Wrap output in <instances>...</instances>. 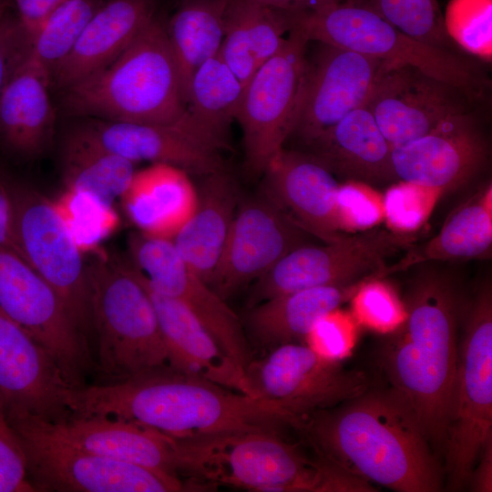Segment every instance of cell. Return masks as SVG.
Instances as JSON below:
<instances>
[{
	"instance_id": "cell-31",
	"label": "cell",
	"mask_w": 492,
	"mask_h": 492,
	"mask_svg": "<svg viewBox=\"0 0 492 492\" xmlns=\"http://www.w3.org/2000/svg\"><path fill=\"white\" fill-rule=\"evenodd\" d=\"M380 278L432 261L488 259L492 252V185L476 190L447 216L438 233L419 246H410Z\"/></svg>"
},
{
	"instance_id": "cell-24",
	"label": "cell",
	"mask_w": 492,
	"mask_h": 492,
	"mask_svg": "<svg viewBox=\"0 0 492 492\" xmlns=\"http://www.w3.org/2000/svg\"><path fill=\"white\" fill-rule=\"evenodd\" d=\"M43 422L54 436L78 447L179 476L177 437L146 425L108 416Z\"/></svg>"
},
{
	"instance_id": "cell-23",
	"label": "cell",
	"mask_w": 492,
	"mask_h": 492,
	"mask_svg": "<svg viewBox=\"0 0 492 492\" xmlns=\"http://www.w3.org/2000/svg\"><path fill=\"white\" fill-rule=\"evenodd\" d=\"M153 303L169 354V366L253 397L243 369L224 352L216 339L179 301L154 291L130 263Z\"/></svg>"
},
{
	"instance_id": "cell-51",
	"label": "cell",
	"mask_w": 492,
	"mask_h": 492,
	"mask_svg": "<svg viewBox=\"0 0 492 492\" xmlns=\"http://www.w3.org/2000/svg\"><path fill=\"white\" fill-rule=\"evenodd\" d=\"M2 1H4V0H0V3H1Z\"/></svg>"
},
{
	"instance_id": "cell-13",
	"label": "cell",
	"mask_w": 492,
	"mask_h": 492,
	"mask_svg": "<svg viewBox=\"0 0 492 492\" xmlns=\"http://www.w3.org/2000/svg\"><path fill=\"white\" fill-rule=\"evenodd\" d=\"M256 397L277 402L303 417L336 406L371 385L367 374L326 359L305 343L278 345L246 369Z\"/></svg>"
},
{
	"instance_id": "cell-42",
	"label": "cell",
	"mask_w": 492,
	"mask_h": 492,
	"mask_svg": "<svg viewBox=\"0 0 492 492\" xmlns=\"http://www.w3.org/2000/svg\"><path fill=\"white\" fill-rule=\"evenodd\" d=\"M336 212L344 234L372 230L384 219L383 196L370 184L347 180L339 185Z\"/></svg>"
},
{
	"instance_id": "cell-45",
	"label": "cell",
	"mask_w": 492,
	"mask_h": 492,
	"mask_svg": "<svg viewBox=\"0 0 492 492\" xmlns=\"http://www.w3.org/2000/svg\"><path fill=\"white\" fill-rule=\"evenodd\" d=\"M218 56L244 87L260 67L243 26L228 7V4L224 36Z\"/></svg>"
},
{
	"instance_id": "cell-17",
	"label": "cell",
	"mask_w": 492,
	"mask_h": 492,
	"mask_svg": "<svg viewBox=\"0 0 492 492\" xmlns=\"http://www.w3.org/2000/svg\"><path fill=\"white\" fill-rule=\"evenodd\" d=\"M469 98L462 90L415 67L388 62L365 105L393 148L467 113Z\"/></svg>"
},
{
	"instance_id": "cell-10",
	"label": "cell",
	"mask_w": 492,
	"mask_h": 492,
	"mask_svg": "<svg viewBox=\"0 0 492 492\" xmlns=\"http://www.w3.org/2000/svg\"><path fill=\"white\" fill-rule=\"evenodd\" d=\"M309 42L293 26L282 47L259 67L243 89L236 120L242 131L243 169L251 179L262 176L294 130L304 96Z\"/></svg>"
},
{
	"instance_id": "cell-49",
	"label": "cell",
	"mask_w": 492,
	"mask_h": 492,
	"mask_svg": "<svg viewBox=\"0 0 492 492\" xmlns=\"http://www.w3.org/2000/svg\"><path fill=\"white\" fill-rule=\"evenodd\" d=\"M467 487L474 492L492 491V437L486 442L481 449Z\"/></svg>"
},
{
	"instance_id": "cell-50",
	"label": "cell",
	"mask_w": 492,
	"mask_h": 492,
	"mask_svg": "<svg viewBox=\"0 0 492 492\" xmlns=\"http://www.w3.org/2000/svg\"><path fill=\"white\" fill-rule=\"evenodd\" d=\"M278 10L298 14L320 10L345 0H251Z\"/></svg>"
},
{
	"instance_id": "cell-2",
	"label": "cell",
	"mask_w": 492,
	"mask_h": 492,
	"mask_svg": "<svg viewBox=\"0 0 492 492\" xmlns=\"http://www.w3.org/2000/svg\"><path fill=\"white\" fill-rule=\"evenodd\" d=\"M318 456L368 483L399 492H437L442 473L420 422L395 389L373 387L302 418Z\"/></svg>"
},
{
	"instance_id": "cell-46",
	"label": "cell",
	"mask_w": 492,
	"mask_h": 492,
	"mask_svg": "<svg viewBox=\"0 0 492 492\" xmlns=\"http://www.w3.org/2000/svg\"><path fill=\"white\" fill-rule=\"evenodd\" d=\"M30 41L8 0L0 3V93L28 56Z\"/></svg>"
},
{
	"instance_id": "cell-29",
	"label": "cell",
	"mask_w": 492,
	"mask_h": 492,
	"mask_svg": "<svg viewBox=\"0 0 492 492\" xmlns=\"http://www.w3.org/2000/svg\"><path fill=\"white\" fill-rule=\"evenodd\" d=\"M120 199L139 231L172 240L195 210L198 192L182 169L152 163L135 172Z\"/></svg>"
},
{
	"instance_id": "cell-21",
	"label": "cell",
	"mask_w": 492,
	"mask_h": 492,
	"mask_svg": "<svg viewBox=\"0 0 492 492\" xmlns=\"http://www.w3.org/2000/svg\"><path fill=\"white\" fill-rule=\"evenodd\" d=\"M260 194L305 232L324 243L347 234L340 231L333 174L308 152L285 149L263 172Z\"/></svg>"
},
{
	"instance_id": "cell-9",
	"label": "cell",
	"mask_w": 492,
	"mask_h": 492,
	"mask_svg": "<svg viewBox=\"0 0 492 492\" xmlns=\"http://www.w3.org/2000/svg\"><path fill=\"white\" fill-rule=\"evenodd\" d=\"M309 41L349 49L384 61L415 67L473 98L481 82L473 69L451 51L404 34L368 5L342 2L320 10L292 14Z\"/></svg>"
},
{
	"instance_id": "cell-44",
	"label": "cell",
	"mask_w": 492,
	"mask_h": 492,
	"mask_svg": "<svg viewBox=\"0 0 492 492\" xmlns=\"http://www.w3.org/2000/svg\"><path fill=\"white\" fill-rule=\"evenodd\" d=\"M26 455L0 395V492H32Z\"/></svg>"
},
{
	"instance_id": "cell-20",
	"label": "cell",
	"mask_w": 492,
	"mask_h": 492,
	"mask_svg": "<svg viewBox=\"0 0 492 492\" xmlns=\"http://www.w3.org/2000/svg\"><path fill=\"white\" fill-rule=\"evenodd\" d=\"M87 120L77 126L84 134L134 164L165 163L201 177L225 169L222 149L197 131L184 116L173 124Z\"/></svg>"
},
{
	"instance_id": "cell-19",
	"label": "cell",
	"mask_w": 492,
	"mask_h": 492,
	"mask_svg": "<svg viewBox=\"0 0 492 492\" xmlns=\"http://www.w3.org/2000/svg\"><path fill=\"white\" fill-rule=\"evenodd\" d=\"M75 387L54 357L0 309V395L6 409L57 423Z\"/></svg>"
},
{
	"instance_id": "cell-6",
	"label": "cell",
	"mask_w": 492,
	"mask_h": 492,
	"mask_svg": "<svg viewBox=\"0 0 492 492\" xmlns=\"http://www.w3.org/2000/svg\"><path fill=\"white\" fill-rule=\"evenodd\" d=\"M91 253L86 268L102 384L169 366L153 303L130 263L98 249Z\"/></svg>"
},
{
	"instance_id": "cell-25",
	"label": "cell",
	"mask_w": 492,
	"mask_h": 492,
	"mask_svg": "<svg viewBox=\"0 0 492 492\" xmlns=\"http://www.w3.org/2000/svg\"><path fill=\"white\" fill-rule=\"evenodd\" d=\"M155 15V0L102 3L71 52L52 72L51 87L64 91L110 64Z\"/></svg>"
},
{
	"instance_id": "cell-14",
	"label": "cell",
	"mask_w": 492,
	"mask_h": 492,
	"mask_svg": "<svg viewBox=\"0 0 492 492\" xmlns=\"http://www.w3.org/2000/svg\"><path fill=\"white\" fill-rule=\"evenodd\" d=\"M0 309L57 362L75 386L92 365L87 341L52 286L15 251L0 248Z\"/></svg>"
},
{
	"instance_id": "cell-28",
	"label": "cell",
	"mask_w": 492,
	"mask_h": 492,
	"mask_svg": "<svg viewBox=\"0 0 492 492\" xmlns=\"http://www.w3.org/2000/svg\"><path fill=\"white\" fill-rule=\"evenodd\" d=\"M195 210L171 240L188 267L208 283L221 255L241 202L235 179L226 170L202 177Z\"/></svg>"
},
{
	"instance_id": "cell-3",
	"label": "cell",
	"mask_w": 492,
	"mask_h": 492,
	"mask_svg": "<svg viewBox=\"0 0 492 492\" xmlns=\"http://www.w3.org/2000/svg\"><path fill=\"white\" fill-rule=\"evenodd\" d=\"M466 300L452 274L430 270L411 282L405 323L387 334L379 364L415 413L435 454L444 453L458 364Z\"/></svg>"
},
{
	"instance_id": "cell-40",
	"label": "cell",
	"mask_w": 492,
	"mask_h": 492,
	"mask_svg": "<svg viewBox=\"0 0 492 492\" xmlns=\"http://www.w3.org/2000/svg\"><path fill=\"white\" fill-rule=\"evenodd\" d=\"M350 301L351 313L358 324L380 334L395 332L406 319L404 301L382 278L361 283Z\"/></svg>"
},
{
	"instance_id": "cell-11",
	"label": "cell",
	"mask_w": 492,
	"mask_h": 492,
	"mask_svg": "<svg viewBox=\"0 0 492 492\" xmlns=\"http://www.w3.org/2000/svg\"><path fill=\"white\" fill-rule=\"evenodd\" d=\"M413 238L381 229L347 234L323 246L304 244L283 256L251 283L247 307L272 297L322 286H345L380 279L386 259Z\"/></svg>"
},
{
	"instance_id": "cell-1",
	"label": "cell",
	"mask_w": 492,
	"mask_h": 492,
	"mask_svg": "<svg viewBox=\"0 0 492 492\" xmlns=\"http://www.w3.org/2000/svg\"><path fill=\"white\" fill-rule=\"evenodd\" d=\"M71 416H108L146 425L178 438L296 429L301 416L170 366L124 381L74 387Z\"/></svg>"
},
{
	"instance_id": "cell-38",
	"label": "cell",
	"mask_w": 492,
	"mask_h": 492,
	"mask_svg": "<svg viewBox=\"0 0 492 492\" xmlns=\"http://www.w3.org/2000/svg\"><path fill=\"white\" fill-rule=\"evenodd\" d=\"M444 16L448 37L465 51L492 60V0H449Z\"/></svg>"
},
{
	"instance_id": "cell-4",
	"label": "cell",
	"mask_w": 492,
	"mask_h": 492,
	"mask_svg": "<svg viewBox=\"0 0 492 492\" xmlns=\"http://www.w3.org/2000/svg\"><path fill=\"white\" fill-rule=\"evenodd\" d=\"M179 474L205 487L266 492H365L368 485L318 456L309 457L277 432L178 438Z\"/></svg>"
},
{
	"instance_id": "cell-8",
	"label": "cell",
	"mask_w": 492,
	"mask_h": 492,
	"mask_svg": "<svg viewBox=\"0 0 492 492\" xmlns=\"http://www.w3.org/2000/svg\"><path fill=\"white\" fill-rule=\"evenodd\" d=\"M453 413L444 448L448 487L467 486L486 442L492 437V288L486 281L466 302Z\"/></svg>"
},
{
	"instance_id": "cell-32",
	"label": "cell",
	"mask_w": 492,
	"mask_h": 492,
	"mask_svg": "<svg viewBox=\"0 0 492 492\" xmlns=\"http://www.w3.org/2000/svg\"><path fill=\"white\" fill-rule=\"evenodd\" d=\"M227 4L228 0H185L165 26L185 105L193 75L219 53Z\"/></svg>"
},
{
	"instance_id": "cell-39",
	"label": "cell",
	"mask_w": 492,
	"mask_h": 492,
	"mask_svg": "<svg viewBox=\"0 0 492 492\" xmlns=\"http://www.w3.org/2000/svg\"><path fill=\"white\" fill-rule=\"evenodd\" d=\"M228 7L243 26L259 66L282 47L292 26V13L251 0H228Z\"/></svg>"
},
{
	"instance_id": "cell-48",
	"label": "cell",
	"mask_w": 492,
	"mask_h": 492,
	"mask_svg": "<svg viewBox=\"0 0 492 492\" xmlns=\"http://www.w3.org/2000/svg\"><path fill=\"white\" fill-rule=\"evenodd\" d=\"M0 248L17 253L14 236V202L10 187L0 178ZM18 254V253H17Z\"/></svg>"
},
{
	"instance_id": "cell-15",
	"label": "cell",
	"mask_w": 492,
	"mask_h": 492,
	"mask_svg": "<svg viewBox=\"0 0 492 492\" xmlns=\"http://www.w3.org/2000/svg\"><path fill=\"white\" fill-rule=\"evenodd\" d=\"M132 265L157 292L174 298L200 320L234 363L246 372L252 353L238 315L210 286L192 272L169 239L129 235Z\"/></svg>"
},
{
	"instance_id": "cell-36",
	"label": "cell",
	"mask_w": 492,
	"mask_h": 492,
	"mask_svg": "<svg viewBox=\"0 0 492 492\" xmlns=\"http://www.w3.org/2000/svg\"><path fill=\"white\" fill-rule=\"evenodd\" d=\"M54 203L83 253L98 249L119 224L113 206L85 191L66 188Z\"/></svg>"
},
{
	"instance_id": "cell-27",
	"label": "cell",
	"mask_w": 492,
	"mask_h": 492,
	"mask_svg": "<svg viewBox=\"0 0 492 492\" xmlns=\"http://www.w3.org/2000/svg\"><path fill=\"white\" fill-rule=\"evenodd\" d=\"M306 146L333 174L348 180L370 184L396 179L392 146L365 104Z\"/></svg>"
},
{
	"instance_id": "cell-37",
	"label": "cell",
	"mask_w": 492,
	"mask_h": 492,
	"mask_svg": "<svg viewBox=\"0 0 492 492\" xmlns=\"http://www.w3.org/2000/svg\"><path fill=\"white\" fill-rule=\"evenodd\" d=\"M385 21L422 43L451 51L444 16L436 0H370ZM452 52V51H451Z\"/></svg>"
},
{
	"instance_id": "cell-7",
	"label": "cell",
	"mask_w": 492,
	"mask_h": 492,
	"mask_svg": "<svg viewBox=\"0 0 492 492\" xmlns=\"http://www.w3.org/2000/svg\"><path fill=\"white\" fill-rule=\"evenodd\" d=\"M26 459L36 491L177 492L196 490L190 482L169 474L74 446L54 436L43 420L7 411Z\"/></svg>"
},
{
	"instance_id": "cell-35",
	"label": "cell",
	"mask_w": 492,
	"mask_h": 492,
	"mask_svg": "<svg viewBox=\"0 0 492 492\" xmlns=\"http://www.w3.org/2000/svg\"><path fill=\"white\" fill-rule=\"evenodd\" d=\"M101 4L98 0H67L32 35L28 56L51 76Z\"/></svg>"
},
{
	"instance_id": "cell-41",
	"label": "cell",
	"mask_w": 492,
	"mask_h": 492,
	"mask_svg": "<svg viewBox=\"0 0 492 492\" xmlns=\"http://www.w3.org/2000/svg\"><path fill=\"white\" fill-rule=\"evenodd\" d=\"M444 192L440 190L400 180L383 196L384 219L390 231L408 234L430 217Z\"/></svg>"
},
{
	"instance_id": "cell-18",
	"label": "cell",
	"mask_w": 492,
	"mask_h": 492,
	"mask_svg": "<svg viewBox=\"0 0 492 492\" xmlns=\"http://www.w3.org/2000/svg\"><path fill=\"white\" fill-rule=\"evenodd\" d=\"M307 60L304 96L292 136L308 145L366 104L388 61L319 43Z\"/></svg>"
},
{
	"instance_id": "cell-22",
	"label": "cell",
	"mask_w": 492,
	"mask_h": 492,
	"mask_svg": "<svg viewBox=\"0 0 492 492\" xmlns=\"http://www.w3.org/2000/svg\"><path fill=\"white\" fill-rule=\"evenodd\" d=\"M487 144L470 114L452 117L428 134L392 148L396 179L442 190L456 189L483 167Z\"/></svg>"
},
{
	"instance_id": "cell-26",
	"label": "cell",
	"mask_w": 492,
	"mask_h": 492,
	"mask_svg": "<svg viewBox=\"0 0 492 492\" xmlns=\"http://www.w3.org/2000/svg\"><path fill=\"white\" fill-rule=\"evenodd\" d=\"M50 87L49 73L28 56L0 93V144L12 154L34 159L51 145Z\"/></svg>"
},
{
	"instance_id": "cell-16",
	"label": "cell",
	"mask_w": 492,
	"mask_h": 492,
	"mask_svg": "<svg viewBox=\"0 0 492 492\" xmlns=\"http://www.w3.org/2000/svg\"><path fill=\"white\" fill-rule=\"evenodd\" d=\"M305 233L262 195L241 200L208 284L227 300L307 244Z\"/></svg>"
},
{
	"instance_id": "cell-43",
	"label": "cell",
	"mask_w": 492,
	"mask_h": 492,
	"mask_svg": "<svg viewBox=\"0 0 492 492\" xmlns=\"http://www.w3.org/2000/svg\"><path fill=\"white\" fill-rule=\"evenodd\" d=\"M359 327L351 312L336 308L314 323L304 343L326 359L342 362L352 354Z\"/></svg>"
},
{
	"instance_id": "cell-33",
	"label": "cell",
	"mask_w": 492,
	"mask_h": 492,
	"mask_svg": "<svg viewBox=\"0 0 492 492\" xmlns=\"http://www.w3.org/2000/svg\"><path fill=\"white\" fill-rule=\"evenodd\" d=\"M243 89L217 55L193 75L186 97L185 117L195 129L225 150L230 148L229 129L236 120Z\"/></svg>"
},
{
	"instance_id": "cell-12",
	"label": "cell",
	"mask_w": 492,
	"mask_h": 492,
	"mask_svg": "<svg viewBox=\"0 0 492 492\" xmlns=\"http://www.w3.org/2000/svg\"><path fill=\"white\" fill-rule=\"evenodd\" d=\"M10 189L18 255L52 286L87 340L92 322L83 252L54 201L31 188Z\"/></svg>"
},
{
	"instance_id": "cell-30",
	"label": "cell",
	"mask_w": 492,
	"mask_h": 492,
	"mask_svg": "<svg viewBox=\"0 0 492 492\" xmlns=\"http://www.w3.org/2000/svg\"><path fill=\"white\" fill-rule=\"evenodd\" d=\"M360 284L308 288L272 297L248 308L244 330L263 348L302 343L314 323L350 300Z\"/></svg>"
},
{
	"instance_id": "cell-34",
	"label": "cell",
	"mask_w": 492,
	"mask_h": 492,
	"mask_svg": "<svg viewBox=\"0 0 492 492\" xmlns=\"http://www.w3.org/2000/svg\"><path fill=\"white\" fill-rule=\"evenodd\" d=\"M62 168L66 188L87 192L110 206L136 172L133 162L103 148L77 127L64 143Z\"/></svg>"
},
{
	"instance_id": "cell-47",
	"label": "cell",
	"mask_w": 492,
	"mask_h": 492,
	"mask_svg": "<svg viewBox=\"0 0 492 492\" xmlns=\"http://www.w3.org/2000/svg\"><path fill=\"white\" fill-rule=\"evenodd\" d=\"M67 0H8L17 21L29 38L45 19Z\"/></svg>"
},
{
	"instance_id": "cell-5",
	"label": "cell",
	"mask_w": 492,
	"mask_h": 492,
	"mask_svg": "<svg viewBox=\"0 0 492 492\" xmlns=\"http://www.w3.org/2000/svg\"><path fill=\"white\" fill-rule=\"evenodd\" d=\"M63 92L65 110L86 118L173 124L186 110L166 26L157 15L110 64Z\"/></svg>"
}]
</instances>
